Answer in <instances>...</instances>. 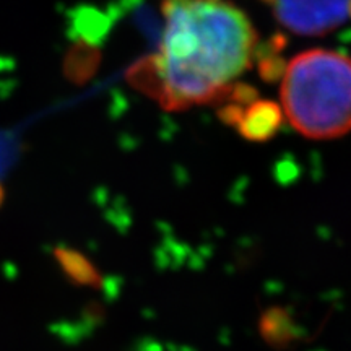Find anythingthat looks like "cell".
<instances>
[{"label":"cell","instance_id":"1","mask_svg":"<svg viewBox=\"0 0 351 351\" xmlns=\"http://www.w3.org/2000/svg\"><path fill=\"white\" fill-rule=\"evenodd\" d=\"M163 34L130 82L169 111L221 104L261 47L251 20L231 0H163Z\"/></svg>","mask_w":351,"mask_h":351},{"label":"cell","instance_id":"2","mask_svg":"<svg viewBox=\"0 0 351 351\" xmlns=\"http://www.w3.org/2000/svg\"><path fill=\"white\" fill-rule=\"evenodd\" d=\"M282 111L307 138L332 140L351 132V57L311 49L285 65Z\"/></svg>","mask_w":351,"mask_h":351},{"label":"cell","instance_id":"3","mask_svg":"<svg viewBox=\"0 0 351 351\" xmlns=\"http://www.w3.org/2000/svg\"><path fill=\"white\" fill-rule=\"evenodd\" d=\"M291 33L320 36L351 20V0H265Z\"/></svg>","mask_w":351,"mask_h":351},{"label":"cell","instance_id":"4","mask_svg":"<svg viewBox=\"0 0 351 351\" xmlns=\"http://www.w3.org/2000/svg\"><path fill=\"white\" fill-rule=\"evenodd\" d=\"M282 108H278L271 101L254 99L252 103L245 104L243 108L236 127L245 140L254 143H263L274 138V135L282 127Z\"/></svg>","mask_w":351,"mask_h":351},{"label":"cell","instance_id":"5","mask_svg":"<svg viewBox=\"0 0 351 351\" xmlns=\"http://www.w3.org/2000/svg\"><path fill=\"white\" fill-rule=\"evenodd\" d=\"M258 332L261 339L276 351L291 348L301 339L300 324L283 306H271L263 311L258 319Z\"/></svg>","mask_w":351,"mask_h":351},{"label":"cell","instance_id":"6","mask_svg":"<svg viewBox=\"0 0 351 351\" xmlns=\"http://www.w3.org/2000/svg\"><path fill=\"white\" fill-rule=\"evenodd\" d=\"M57 265L62 270L65 278L75 287L103 289L104 278L98 270V267L88 258L85 254L67 245H59L52 252Z\"/></svg>","mask_w":351,"mask_h":351},{"label":"cell","instance_id":"7","mask_svg":"<svg viewBox=\"0 0 351 351\" xmlns=\"http://www.w3.org/2000/svg\"><path fill=\"white\" fill-rule=\"evenodd\" d=\"M3 200H5V187H3V184L0 182V207L3 205Z\"/></svg>","mask_w":351,"mask_h":351}]
</instances>
